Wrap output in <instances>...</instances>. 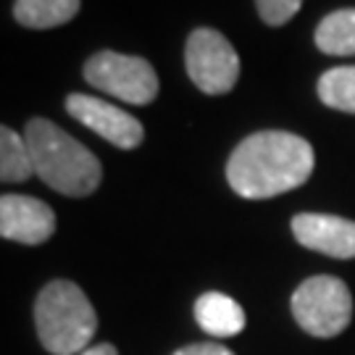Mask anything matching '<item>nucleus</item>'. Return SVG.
<instances>
[{"label":"nucleus","instance_id":"nucleus-2","mask_svg":"<svg viewBox=\"0 0 355 355\" xmlns=\"http://www.w3.org/2000/svg\"><path fill=\"white\" fill-rule=\"evenodd\" d=\"M26 148L37 174L48 187L69 198H85L103 179L101 161L79 140L48 119H29L24 129Z\"/></svg>","mask_w":355,"mask_h":355},{"label":"nucleus","instance_id":"nucleus-7","mask_svg":"<svg viewBox=\"0 0 355 355\" xmlns=\"http://www.w3.org/2000/svg\"><path fill=\"white\" fill-rule=\"evenodd\" d=\"M66 111L74 116L76 121H82L85 127L98 132L103 140H108L121 150L137 148L145 137V129L135 116H129L127 111H121L101 98H92V95H69Z\"/></svg>","mask_w":355,"mask_h":355},{"label":"nucleus","instance_id":"nucleus-10","mask_svg":"<svg viewBox=\"0 0 355 355\" xmlns=\"http://www.w3.org/2000/svg\"><path fill=\"white\" fill-rule=\"evenodd\" d=\"M195 318L214 337H234L245 329V311L237 300L221 292H205L195 303Z\"/></svg>","mask_w":355,"mask_h":355},{"label":"nucleus","instance_id":"nucleus-14","mask_svg":"<svg viewBox=\"0 0 355 355\" xmlns=\"http://www.w3.org/2000/svg\"><path fill=\"white\" fill-rule=\"evenodd\" d=\"M318 98L334 111L355 114V66H337L321 74Z\"/></svg>","mask_w":355,"mask_h":355},{"label":"nucleus","instance_id":"nucleus-17","mask_svg":"<svg viewBox=\"0 0 355 355\" xmlns=\"http://www.w3.org/2000/svg\"><path fill=\"white\" fill-rule=\"evenodd\" d=\"M79 355H119V350H116L114 345L103 343V345H95V347H87L85 353H79Z\"/></svg>","mask_w":355,"mask_h":355},{"label":"nucleus","instance_id":"nucleus-9","mask_svg":"<svg viewBox=\"0 0 355 355\" xmlns=\"http://www.w3.org/2000/svg\"><path fill=\"white\" fill-rule=\"evenodd\" d=\"M292 234L308 250L331 258H355V221L331 214H297L292 218Z\"/></svg>","mask_w":355,"mask_h":355},{"label":"nucleus","instance_id":"nucleus-8","mask_svg":"<svg viewBox=\"0 0 355 355\" xmlns=\"http://www.w3.org/2000/svg\"><path fill=\"white\" fill-rule=\"evenodd\" d=\"M55 232V214L48 203L29 195L0 198V234L21 245H42Z\"/></svg>","mask_w":355,"mask_h":355},{"label":"nucleus","instance_id":"nucleus-3","mask_svg":"<svg viewBox=\"0 0 355 355\" xmlns=\"http://www.w3.org/2000/svg\"><path fill=\"white\" fill-rule=\"evenodd\" d=\"M35 324L42 347L53 355L85 353L98 329L95 308L74 282L45 284L35 303Z\"/></svg>","mask_w":355,"mask_h":355},{"label":"nucleus","instance_id":"nucleus-11","mask_svg":"<svg viewBox=\"0 0 355 355\" xmlns=\"http://www.w3.org/2000/svg\"><path fill=\"white\" fill-rule=\"evenodd\" d=\"M79 11V0H16L13 16L29 29H51L71 21Z\"/></svg>","mask_w":355,"mask_h":355},{"label":"nucleus","instance_id":"nucleus-6","mask_svg":"<svg viewBox=\"0 0 355 355\" xmlns=\"http://www.w3.org/2000/svg\"><path fill=\"white\" fill-rule=\"evenodd\" d=\"M184 66L190 79L205 95H224L237 85L240 58L221 32L200 26L184 45Z\"/></svg>","mask_w":355,"mask_h":355},{"label":"nucleus","instance_id":"nucleus-12","mask_svg":"<svg viewBox=\"0 0 355 355\" xmlns=\"http://www.w3.org/2000/svg\"><path fill=\"white\" fill-rule=\"evenodd\" d=\"M316 48L327 55H355V8H343L321 19Z\"/></svg>","mask_w":355,"mask_h":355},{"label":"nucleus","instance_id":"nucleus-13","mask_svg":"<svg viewBox=\"0 0 355 355\" xmlns=\"http://www.w3.org/2000/svg\"><path fill=\"white\" fill-rule=\"evenodd\" d=\"M35 174V161L26 148V140L11 127L0 129V179L3 182H24Z\"/></svg>","mask_w":355,"mask_h":355},{"label":"nucleus","instance_id":"nucleus-16","mask_svg":"<svg viewBox=\"0 0 355 355\" xmlns=\"http://www.w3.org/2000/svg\"><path fill=\"white\" fill-rule=\"evenodd\" d=\"M174 355H234L229 347L224 345H216V343H198V345H190V347H182L177 350Z\"/></svg>","mask_w":355,"mask_h":355},{"label":"nucleus","instance_id":"nucleus-1","mask_svg":"<svg viewBox=\"0 0 355 355\" xmlns=\"http://www.w3.org/2000/svg\"><path fill=\"white\" fill-rule=\"evenodd\" d=\"M313 171L311 142L290 132H255L234 148L227 164V179L232 190L250 198L266 200L282 192H290L308 182Z\"/></svg>","mask_w":355,"mask_h":355},{"label":"nucleus","instance_id":"nucleus-5","mask_svg":"<svg viewBox=\"0 0 355 355\" xmlns=\"http://www.w3.org/2000/svg\"><path fill=\"white\" fill-rule=\"evenodd\" d=\"M85 79L95 89L132 105H148L158 95V76L145 58L124 53H95L85 64Z\"/></svg>","mask_w":355,"mask_h":355},{"label":"nucleus","instance_id":"nucleus-4","mask_svg":"<svg viewBox=\"0 0 355 355\" xmlns=\"http://www.w3.org/2000/svg\"><path fill=\"white\" fill-rule=\"evenodd\" d=\"M292 316L313 337H337L353 318V295L337 277H311L292 295Z\"/></svg>","mask_w":355,"mask_h":355},{"label":"nucleus","instance_id":"nucleus-15","mask_svg":"<svg viewBox=\"0 0 355 355\" xmlns=\"http://www.w3.org/2000/svg\"><path fill=\"white\" fill-rule=\"evenodd\" d=\"M255 6H258V13L266 24L282 26L300 11L303 0H255Z\"/></svg>","mask_w":355,"mask_h":355}]
</instances>
